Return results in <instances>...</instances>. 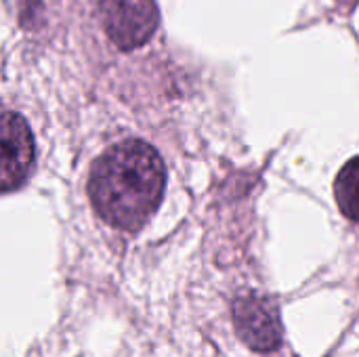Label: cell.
Here are the masks:
<instances>
[{"instance_id":"cell-3","label":"cell","mask_w":359,"mask_h":357,"mask_svg":"<svg viewBox=\"0 0 359 357\" xmlns=\"http://www.w3.org/2000/svg\"><path fill=\"white\" fill-rule=\"evenodd\" d=\"M238 337L255 351H273L282 345V322L276 303L263 295L246 292L231 305Z\"/></svg>"},{"instance_id":"cell-5","label":"cell","mask_w":359,"mask_h":357,"mask_svg":"<svg viewBox=\"0 0 359 357\" xmlns=\"http://www.w3.org/2000/svg\"><path fill=\"white\" fill-rule=\"evenodd\" d=\"M334 196L341 213L359 223V156L349 160L334 181Z\"/></svg>"},{"instance_id":"cell-4","label":"cell","mask_w":359,"mask_h":357,"mask_svg":"<svg viewBox=\"0 0 359 357\" xmlns=\"http://www.w3.org/2000/svg\"><path fill=\"white\" fill-rule=\"evenodd\" d=\"M34 164V137L23 120L15 112H6L2 118V187L4 191L17 189L29 175Z\"/></svg>"},{"instance_id":"cell-1","label":"cell","mask_w":359,"mask_h":357,"mask_svg":"<svg viewBox=\"0 0 359 357\" xmlns=\"http://www.w3.org/2000/svg\"><path fill=\"white\" fill-rule=\"evenodd\" d=\"M164 185L166 170L160 154L143 141H122L93 164L88 196L105 223L137 231L158 210Z\"/></svg>"},{"instance_id":"cell-2","label":"cell","mask_w":359,"mask_h":357,"mask_svg":"<svg viewBox=\"0 0 359 357\" xmlns=\"http://www.w3.org/2000/svg\"><path fill=\"white\" fill-rule=\"evenodd\" d=\"M99 11L105 34L122 50L143 46L154 36L160 19L154 0H101Z\"/></svg>"}]
</instances>
